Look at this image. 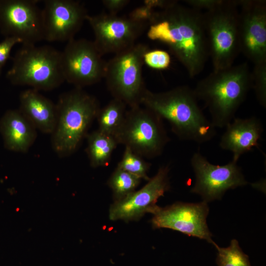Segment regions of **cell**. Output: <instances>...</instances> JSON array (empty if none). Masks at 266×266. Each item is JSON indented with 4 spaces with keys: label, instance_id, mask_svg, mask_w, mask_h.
Returning a JSON list of instances; mask_svg holds the SVG:
<instances>
[{
    "label": "cell",
    "instance_id": "1",
    "mask_svg": "<svg viewBox=\"0 0 266 266\" xmlns=\"http://www.w3.org/2000/svg\"><path fill=\"white\" fill-rule=\"evenodd\" d=\"M148 38L165 44L194 78L203 70L209 56L203 14L177 1L156 11L147 31Z\"/></svg>",
    "mask_w": 266,
    "mask_h": 266
},
{
    "label": "cell",
    "instance_id": "2",
    "mask_svg": "<svg viewBox=\"0 0 266 266\" xmlns=\"http://www.w3.org/2000/svg\"><path fill=\"white\" fill-rule=\"evenodd\" d=\"M140 104L166 120L173 133L181 140L201 144L216 134V128L200 108L194 89L188 86L162 92L146 89Z\"/></svg>",
    "mask_w": 266,
    "mask_h": 266
},
{
    "label": "cell",
    "instance_id": "3",
    "mask_svg": "<svg viewBox=\"0 0 266 266\" xmlns=\"http://www.w3.org/2000/svg\"><path fill=\"white\" fill-rule=\"evenodd\" d=\"M251 72L243 63L213 71L197 84L195 94L208 109L215 128L226 127L235 117L252 88Z\"/></svg>",
    "mask_w": 266,
    "mask_h": 266
},
{
    "label": "cell",
    "instance_id": "4",
    "mask_svg": "<svg viewBox=\"0 0 266 266\" xmlns=\"http://www.w3.org/2000/svg\"><path fill=\"white\" fill-rule=\"evenodd\" d=\"M56 106V123L51 134V144L55 152L63 158L79 148L100 107L95 97L75 87L62 94Z\"/></svg>",
    "mask_w": 266,
    "mask_h": 266
},
{
    "label": "cell",
    "instance_id": "5",
    "mask_svg": "<svg viewBox=\"0 0 266 266\" xmlns=\"http://www.w3.org/2000/svg\"><path fill=\"white\" fill-rule=\"evenodd\" d=\"M6 76L14 85L28 86L38 91L53 90L65 81L61 52L47 45H22Z\"/></svg>",
    "mask_w": 266,
    "mask_h": 266
},
{
    "label": "cell",
    "instance_id": "6",
    "mask_svg": "<svg viewBox=\"0 0 266 266\" xmlns=\"http://www.w3.org/2000/svg\"><path fill=\"white\" fill-rule=\"evenodd\" d=\"M238 0H225L203 14L213 71L230 67L240 52Z\"/></svg>",
    "mask_w": 266,
    "mask_h": 266
},
{
    "label": "cell",
    "instance_id": "7",
    "mask_svg": "<svg viewBox=\"0 0 266 266\" xmlns=\"http://www.w3.org/2000/svg\"><path fill=\"white\" fill-rule=\"evenodd\" d=\"M149 50L141 43L115 54L106 62L104 78L114 99L123 101L130 108L140 105L147 89L142 78L144 55Z\"/></svg>",
    "mask_w": 266,
    "mask_h": 266
},
{
    "label": "cell",
    "instance_id": "8",
    "mask_svg": "<svg viewBox=\"0 0 266 266\" xmlns=\"http://www.w3.org/2000/svg\"><path fill=\"white\" fill-rule=\"evenodd\" d=\"M163 121L156 113L141 105L130 108L115 137L118 144L141 157L154 158L162 154L170 140Z\"/></svg>",
    "mask_w": 266,
    "mask_h": 266
},
{
    "label": "cell",
    "instance_id": "9",
    "mask_svg": "<svg viewBox=\"0 0 266 266\" xmlns=\"http://www.w3.org/2000/svg\"><path fill=\"white\" fill-rule=\"evenodd\" d=\"M93 41L86 39L68 41L61 52V64L65 81L82 88L104 78L106 62Z\"/></svg>",
    "mask_w": 266,
    "mask_h": 266
},
{
    "label": "cell",
    "instance_id": "10",
    "mask_svg": "<svg viewBox=\"0 0 266 266\" xmlns=\"http://www.w3.org/2000/svg\"><path fill=\"white\" fill-rule=\"evenodd\" d=\"M190 161L196 177L191 192L199 195L206 202L220 200L227 191L248 184L237 162L214 165L199 151L193 154Z\"/></svg>",
    "mask_w": 266,
    "mask_h": 266
},
{
    "label": "cell",
    "instance_id": "11",
    "mask_svg": "<svg viewBox=\"0 0 266 266\" xmlns=\"http://www.w3.org/2000/svg\"><path fill=\"white\" fill-rule=\"evenodd\" d=\"M86 20L95 36L93 41L103 56L117 54L134 45L148 25L136 21L128 16L101 13L88 15Z\"/></svg>",
    "mask_w": 266,
    "mask_h": 266
},
{
    "label": "cell",
    "instance_id": "12",
    "mask_svg": "<svg viewBox=\"0 0 266 266\" xmlns=\"http://www.w3.org/2000/svg\"><path fill=\"white\" fill-rule=\"evenodd\" d=\"M33 0H0V31L5 37L19 39L22 45L44 40L42 9Z\"/></svg>",
    "mask_w": 266,
    "mask_h": 266
},
{
    "label": "cell",
    "instance_id": "13",
    "mask_svg": "<svg viewBox=\"0 0 266 266\" xmlns=\"http://www.w3.org/2000/svg\"><path fill=\"white\" fill-rule=\"evenodd\" d=\"M208 213L207 202L204 201L196 203L177 202L164 208L159 207L153 214L151 222L154 228L172 229L214 245L206 223Z\"/></svg>",
    "mask_w": 266,
    "mask_h": 266
},
{
    "label": "cell",
    "instance_id": "14",
    "mask_svg": "<svg viewBox=\"0 0 266 266\" xmlns=\"http://www.w3.org/2000/svg\"><path fill=\"white\" fill-rule=\"evenodd\" d=\"M168 166L159 168L141 189L134 191L125 198L114 201L109 209L111 220H137L145 214H154L159 208L158 199L170 189Z\"/></svg>",
    "mask_w": 266,
    "mask_h": 266
},
{
    "label": "cell",
    "instance_id": "15",
    "mask_svg": "<svg viewBox=\"0 0 266 266\" xmlns=\"http://www.w3.org/2000/svg\"><path fill=\"white\" fill-rule=\"evenodd\" d=\"M239 51L254 65L266 62V2L238 0Z\"/></svg>",
    "mask_w": 266,
    "mask_h": 266
},
{
    "label": "cell",
    "instance_id": "16",
    "mask_svg": "<svg viewBox=\"0 0 266 266\" xmlns=\"http://www.w3.org/2000/svg\"><path fill=\"white\" fill-rule=\"evenodd\" d=\"M42 9L44 40L67 41L74 38L88 15L79 1L46 0Z\"/></svg>",
    "mask_w": 266,
    "mask_h": 266
},
{
    "label": "cell",
    "instance_id": "17",
    "mask_svg": "<svg viewBox=\"0 0 266 266\" xmlns=\"http://www.w3.org/2000/svg\"><path fill=\"white\" fill-rule=\"evenodd\" d=\"M225 128L220 138L219 146L222 149L233 153L232 160L237 162L243 154L255 147H259V141L264 129L258 118L234 117Z\"/></svg>",
    "mask_w": 266,
    "mask_h": 266
},
{
    "label": "cell",
    "instance_id": "18",
    "mask_svg": "<svg viewBox=\"0 0 266 266\" xmlns=\"http://www.w3.org/2000/svg\"><path fill=\"white\" fill-rule=\"evenodd\" d=\"M36 130L19 109L7 110L0 120L4 147L10 151L28 152L36 139Z\"/></svg>",
    "mask_w": 266,
    "mask_h": 266
},
{
    "label": "cell",
    "instance_id": "19",
    "mask_svg": "<svg viewBox=\"0 0 266 266\" xmlns=\"http://www.w3.org/2000/svg\"><path fill=\"white\" fill-rule=\"evenodd\" d=\"M19 101V110L34 128L51 134L56 123V104L33 89L22 91Z\"/></svg>",
    "mask_w": 266,
    "mask_h": 266
},
{
    "label": "cell",
    "instance_id": "20",
    "mask_svg": "<svg viewBox=\"0 0 266 266\" xmlns=\"http://www.w3.org/2000/svg\"><path fill=\"white\" fill-rule=\"evenodd\" d=\"M86 137V153L90 166L95 168L108 165L113 152L118 145L115 137L98 129L88 133Z\"/></svg>",
    "mask_w": 266,
    "mask_h": 266
},
{
    "label": "cell",
    "instance_id": "21",
    "mask_svg": "<svg viewBox=\"0 0 266 266\" xmlns=\"http://www.w3.org/2000/svg\"><path fill=\"white\" fill-rule=\"evenodd\" d=\"M127 106L123 101L113 98L105 106L100 108L96 117L98 130L115 137L125 118Z\"/></svg>",
    "mask_w": 266,
    "mask_h": 266
},
{
    "label": "cell",
    "instance_id": "22",
    "mask_svg": "<svg viewBox=\"0 0 266 266\" xmlns=\"http://www.w3.org/2000/svg\"><path fill=\"white\" fill-rule=\"evenodd\" d=\"M141 179L117 167L108 181L115 201L121 200L135 191Z\"/></svg>",
    "mask_w": 266,
    "mask_h": 266
},
{
    "label": "cell",
    "instance_id": "23",
    "mask_svg": "<svg viewBox=\"0 0 266 266\" xmlns=\"http://www.w3.org/2000/svg\"><path fill=\"white\" fill-rule=\"evenodd\" d=\"M217 253L216 263L218 266H251L248 255L241 249L236 239H232L227 247L213 245Z\"/></svg>",
    "mask_w": 266,
    "mask_h": 266
},
{
    "label": "cell",
    "instance_id": "24",
    "mask_svg": "<svg viewBox=\"0 0 266 266\" xmlns=\"http://www.w3.org/2000/svg\"><path fill=\"white\" fill-rule=\"evenodd\" d=\"M151 164L145 161L143 158L130 148L125 147L122 158L117 167L140 179L148 181L150 178L148 176L147 172Z\"/></svg>",
    "mask_w": 266,
    "mask_h": 266
},
{
    "label": "cell",
    "instance_id": "25",
    "mask_svg": "<svg viewBox=\"0 0 266 266\" xmlns=\"http://www.w3.org/2000/svg\"><path fill=\"white\" fill-rule=\"evenodd\" d=\"M252 88L259 104L266 106V62L254 65L251 72Z\"/></svg>",
    "mask_w": 266,
    "mask_h": 266
},
{
    "label": "cell",
    "instance_id": "26",
    "mask_svg": "<svg viewBox=\"0 0 266 266\" xmlns=\"http://www.w3.org/2000/svg\"><path fill=\"white\" fill-rule=\"evenodd\" d=\"M144 63L155 69L162 70L168 68L171 63L169 53L163 50H148L144 55Z\"/></svg>",
    "mask_w": 266,
    "mask_h": 266
},
{
    "label": "cell",
    "instance_id": "27",
    "mask_svg": "<svg viewBox=\"0 0 266 266\" xmlns=\"http://www.w3.org/2000/svg\"><path fill=\"white\" fill-rule=\"evenodd\" d=\"M156 11L143 4L133 9L128 16L136 21L147 24L149 26Z\"/></svg>",
    "mask_w": 266,
    "mask_h": 266
},
{
    "label": "cell",
    "instance_id": "28",
    "mask_svg": "<svg viewBox=\"0 0 266 266\" xmlns=\"http://www.w3.org/2000/svg\"><path fill=\"white\" fill-rule=\"evenodd\" d=\"M17 43H21V40L14 37H5L0 42V68H2L10 57V55L13 47Z\"/></svg>",
    "mask_w": 266,
    "mask_h": 266
},
{
    "label": "cell",
    "instance_id": "29",
    "mask_svg": "<svg viewBox=\"0 0 266 266\" xmlns=\"http://www.w3.org/2000/svg\"><path fill=\"white\" fill-rule=\"evenodd\" d=\"M184 1L190 7L209 11L222 5L225 0H186Z\"/></svg>",
    "mask_w": 266,
    "mask_h": 266
},
{
    "label": "cell",
    "instance_id": "30",
    "mask_svg": "<svg viewBox=\"0 0 266 266\" xmlns=\"http://www.w3.org/2000/svg\"><path fill=\"white\" fill-rule=\"evenodd\" d=\"M102 3L108 10V13L117 15V13L124 8L130 2L129 0H103Z\"/></svg>",
    "mask_w": 266,
    "mask_h": 266
},
{
    "label": "cell",
    "instance_id": "31",
    "mask_svg": "<svg viewBox=\"0 0 266 266\" xmlns=\"http://www.w3.org/2000/svg\"><path fill=\"white\" fill-rule=\"evenodd\" d=\"M176 1L177 0H143V4L155 10H162L169 7Z\"/></svg>",
    "mask_w": 266,
    "mask_h": 266
},
{
    "label": "cell",
    "instance_id": "32",
    "mask_svg": "<svg viewBox=\"0 0 266 266\" xmlns=\"http://www.w3.org/2000/svg\"><path fill=\"white\" fill-rule=\"evenodd\" d=\"M1 70H2V68H0V73H1Z\"/></svg>",
    "mask_w": 266,
    "mask_h": 266
}]
</instances>
